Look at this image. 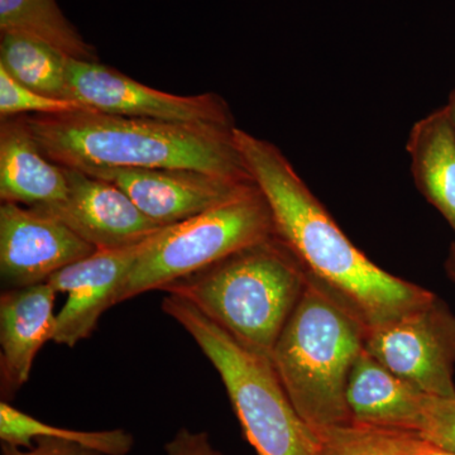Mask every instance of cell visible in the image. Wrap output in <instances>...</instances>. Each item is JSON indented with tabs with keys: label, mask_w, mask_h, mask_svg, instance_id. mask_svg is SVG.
Listing matches in <instances>:
<instances>
[{
	"label": "cell",
	"mask_w": 455,
	"mask_h": 455,
	"mask_svg": "<svg viewBox=\"0 0 455 455\" xmlns=\"http://www.w3.org/2000/svg\"><path fill=\"white\" fill-rule=\"evenodd\" d=\"M235 142L274 218L275 235L311 277L364 323L368 331L423 307L435 293L394 276L344 235L277 146L243 130Z\"/></svg>",
	"instance_id": "1"
},
{
	"label": "cell",
	"mask_w": 455,
	"mask_h": 455,
	"mask_svg": "<svg viewBox=\"0 0 455 455\" xmlns=\"http://www.w3.org/2000/svg\"><path fill=\"white\" fill-rule=\"evenodd\" d=\"M26 119L42 151L60 166L188 169L253 181L236 146L235 125L154 121L92 109Z\"/></svg>",
	"instance_id": "2"
},
{
	"label": "cell",
	"mask_w": 455,
	"mask_h": 455,
	"mask_svg": "<svg viewBox=\"0 0 455 455\" xmlns=\"http://www.w3.org/2000/svg\"><path fill=\"white\" fill-rule=\"evenodd\" d=\"M307 283L300 260L274 235L161 291L190 301L244 348L271 359Z\"/></svg>",
	"instance_id": "3"
},
{
	"label": "cell",
	"mask_w": 455,
	"mask_h": 455,
	"mask_svg": "<svg viewBox=\"0 0 455 455\" xmlns=\"http://www.w3.org/2000/svg\"><path fill=\"white\" fill-rule=\"evenodd\" d=\"M367 334L364 323L309 275L271 362L296 411L316 433L352 424L347 383Z\"/></svg>",
	"instance_id": "4"
},
{
	"label": "cell",
	"mask_w": 455,
	"mask_h": 455,
	"mask_svg": "<svg viewBox=\"0 0 455 455\" xmlns=\"http://www.w3.org/2000/svg\"><path fill=\"white\" fill-rule=\"evenodd\" d=\"M163 310L196 340L220 373L257 455H320V436L296 411L271 359L244 348L181 296L167 293Z\"/></svg>",
	"instance_id": "5"
},
{
	"label": "cell",
	"mask_w": 455,
	"mask_h": 455,
	"mask_svg": "<svg viewBox=\"0 0 455 455\" xmlns=\"http://www.w3.org/2000/svg\"><path fill=\"white\" fill-rule=\"evenodd\" d=\"M274 235L271 209L254 182L232 199L158 230L132 267L119 304L143 292L163 290Z\"/></svg>",
	"instance_id": "6"
},
{
	"label": "cell",
	"mask_w": 455,
	"mask_h": 455,
	"mask_svg": "<svg viewBox=\"0 0 455 455\" xmlns=\"http://www.w3.org/2000/svg\"><path fill=\"white\" fill-rule=\"evenodd\" d=\"M364 349L429 396H455V315L434 298L420 309L368 331Z\"/></svg>",
	"instance_id": "7"
},
{
	"label": "cell",
	"mask_w": 455,
	"mask_h": 455,
	"mask_svg": "<svg viewBox=\"0 0 455 455\" xmlns=\"http://www.w3.org/2000/svg\"><path fill=\"white\" fill-rule=\"evenodd\" d=\"M68 71L71 100L79 101L88 109L154 121L235 125L229 106L215 92L191 97L170 94L149 88L99 61H80L71 57Z\"/></svg>",
	"instance_id": "8"
},
{
	"label": "cell",
	"mask_w": 455,
	"mask_h": 455,
	"mask_svg": "<svg viewBox=\"0 0 455 455\" xmlns=\"http://www.w3.org/2000/svg\"><path fill=\"white\" fill-rule=\"evenodd\" d=\"M95 251L52 215L20 204L0 206L3 291L47 283L57 271Z\"/></svg>",
	"instance_id": "9"
},
{
	"label": "cell",
	"mask_w": 455,
	"mask_h": 455,
	"mask_svg": "<svg viewBox=\"0 0 455 455\" xmlns=\"http://www.w3.org/2000/svg\"><path fill=\"white\" fill-rule=\"evenodd\" d=\"M82 171L112 182L143 214L164 227L196 217L254 184L188 169L100 167Z\"/></svg>",
	"instance_id": "10"
},
{
	"label": "cell",
	"mask_w": 455,
	"mask_h": 455,
	"mask_svg": "<svg viewBox=\"0 0 455 455\" xmlns=\"http://www.w3.org/2000/svg\"><path fill=\"white\" fill-rule=\"evenodd\" d=\"M154 235L130 247L97 250L47 280L56 293H68V301L56 314L52 341L74 348L92 334L104 311L119 304L132 267Z\"/></svg>",
	"instance_id": "11"
},
{
	"label": "cell",
	"mask_w": 455,
	"mask_h": 455,
	"mask_svg": "<svg viewBox=\"0 0 455 455\" xmlns=\"http://www.w3.org/2000/svg\"><path fill=\"white\" fill-rule=\"evenodd\" d=\"M65 171L68 193L64 202L33 209L61 220L97 250L130 247L163 229L112 182L71 167Z\"/></svg>",
	"instance_id": "12"
},
{
	"label": "cell",
	"mask_w": 455,
	"mask_h": 455,
	"mask_svg": "<svg viewBox=\"0 0 455 455\" xmlns=\"http://www.w3.org/2000/svg\"><path fill=\"white\" fill-rule=\"evenodd\" d=\"M56 291L49 283L0 296V392L4 401L28 382L36 355L52 340Z\"/></svg>",
	"instance_id": "13"
},
{
	"label": "cell",
	"mask_w": 455,
	"mask_h": 455,
	"mask_svg": "<svg viewBox=\"0 0 455 455\" xmlns=\"http://www.w3.org/2000/svg\"><path fill=\"white\" fill-rule=\"evenodd\" d=\"M65 167L50 160L26 116L0 124V199L28 208H49L68 197Z\"/></svg>",
	"instance_id": "14"
},
{
	"label": "cell",
	"mask_w": 455,
	"mask_h": 455,
	"mask_svg": "<svg viewBox=\"0 0 455 455\" xmlns=\"http://www.w3.org/2000/svg\"><path fill=\"white\" fill-rule=\"evenodd\" d=\"M424 394L398 379L366 349L353 364L346 400L352 424L415 433Z\"/></svg>",
	"instance_id": "15"
},
{
	"label": "cell",
	"mask_w": 455,
	"mask_h": 455,
	"mask_svg": "<svg viewBox=\"0 0 455 455\" xmlns=\"http://www.w3.org/2000/svg\"><path fill=\"white\" fill-rule=\"evenodd\" d=\"M406 151L416 188L455 232V132L445 107L412 125Z\"/></svg>",
	"instance_id": "16"
},
{
	"label": "cell",
	"mask_w": 455,
	"mask_h": 455,
	"mask_svg": "<svg viewBox=\"0 0 455 455\" xmlns=\"http://www.w3.org/2000/svg\"><path fill=\"white\" fill-rule=\"evenodd\" d=\"M68 57L47 42L22 33H2L0 68L27 88L71 100Z\"/></svg>",
	"instance_id": "17"
},
{
	"label": "cell",
	"mask_w": 455,
	"mask_h": 455,
	"mask_svg": "<svg viewBox=\"0 0 455 455\" xmlns=\"http://www.w3.org/2000/svg\"><path fill=\"white\" fill-rule=\"evenodd\" d=\"M0 32L32 36L71 59L99 61L97 49L68 22L56 0H0Z\"/></svg>",
	"instance_id": "18"
},
{
	"label": "cell",
	"mask_w": 455,
	"mask_h": 455,
	"mask_svg": "<svg viewBox=\"0 0 455 455\" xmlns=\"http://www.w3.org/2000/svg\"><path fill=\"white\" fill-rule=\"evenodd\" d=\"M38 436H55L80 443L101 455H127L133 448L132 434L123 429L80 431L62 429L42 423L38 419L20 411L8 401L0 403V440L20 448H31Z\"/></svg>",
	"instance_id": "19"
},
{
	"label": "cell",
	"mask_w": 455,
	"mask_h": 455,
	"mask_svg": "<svg viewBox=\"0 0 455 455\" xmlns=\"http://www.w3.org/2000/svg\"><path fill=\"white\" fill-rule=\"evenodd\" d=\"M88 109L79 101L47 97L27 88L0 68V116H51Z\"/></svg>",
	"instance_id": "20"
},
{
	"label": "cell",
	"mask_w": 455,
	"mask_h": 455,
	"mask_svg": "<svg viewBox=\"0 0 455 455\" xmlns=\"http://www.w3.org/2000/svg\"><path fill=\"white\" fill-rule=\"evenodd\" d=\"M415 434L455 453V396L425 395L420 423Z\"/></svg>",
	"instance_id": "21"
},
{
	"label": "cell",
	"mask_w": 455,
	"mask_h": 455,
	"mask_svg": "<svg viewBox=\"0 0 455 455\" xmlns=\"http://www.w3.org/2000/svg\"><path fill=\"white\" fill-rule=\"evenodd\" d=\"M363 427L383 455H455L453 451L440 448L415 433Z\"/></svg>",
	"instance_id": "22"
},
{
	"label": "cell",
	"mask_w": 455,
	"mask_h": 455,
	"mask_svg": "<svg viewBox=\"0 0 455 455\" xmlns=\"http://www.w3.org/2000/svg\"><path fill=\"white\" fill-rule=\"evenodd\" d=\"M322 442L320 455H383L359 425L331 427L317 433Z\"/></svg>",
	"instance_id": "23"
},
{
	"label": "cell",
	"mask_w": 455,
	"mask_h": 455,
	"mask_svg": "<svg viewBox=\"0 0 455 455\" xmlns=\"http://www.w3.org/2000/svg\"><path fill=\"white\" fill-rule=\"evenodd\" d=\"M2 455H101L80 443L55 436H38L31 448H20L2 443Z\"/></svg>",
	"instance_id": "24"
},
{
	"label": "cell",
	"mask_w": 455,
	"mask_h": 455,
	"mask_svg": "<svg viewBox=\"0 0 455 455\" xmlns=\"http://www.w3.org/2000/svg\"><path fill=\"white\" fill-rule=\"evenodd\" d=\"M166 455H223L212 444L208 434L181 427L164 445Z\"/></svg>",
	"instance_id": "25"
},
{
	"label": "cell",
	"mask_w": 455,
	"mask_h": 455,
	"mask_svg": "<svg viewBox=\"0 0 455 455\" xmlns=\"http://www.w3.org/2000/svg\"><path fill=\"white\" fill-rule=\"evenodd\" d=\"M445 268H447L449 277H451L455 283V241L453 242V244L451 245V251H449V256L447 263H445Z\"/></svg>",
	"instance_id": "26"
},
{
	"label": "cell",
	"mask_w": 455,
	"mask_h": 455,
	"mask_svg": "<svg viewBox=\"0 0 455 455\" xmlns=\"http://www.w3.org/2000/svg\"><path fill=\"white\" fill-rule=\"evenodd\" d=\"M444 107L445 109H447L449 119H451V125H453L455 132V88L451 90V95H449L448 103L445 104Z\"/></svg>",
	"instance_id": "27"
}]
</instances>
